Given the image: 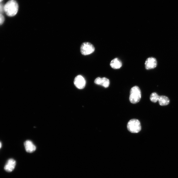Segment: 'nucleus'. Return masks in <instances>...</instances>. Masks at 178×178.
I'll return each mask as SVG.
<instances>
[{
    "label": "nucleus",
    "instance_id": "obj_1",
    "mask_svg": "<svg viewBox=\"0 0 178 178\" xmlns=\"http://www.w3.org/2000/svg\"><path fill=\"white\" fill-rule=\"evenodd\" d=\"M19 9L18 4L15 0H10L4 6V10L6 14L9 17L15 16Z\"/></svg>",
    "mask_w": 178,
    "mask_h": 178
},
{
    "label": "nucleus",
    "instance_id": "obj_2",
    "mask_svg": "<svg viewBox=\"0 0 178 178\" xmlns=\"http://www.w3.org/2000/svg\"><path fill=\"white\" fill-rule=\"evenodd\" d=\"M141 98L140 89L137 86H135L131 89L129 100L131 103L135 104L139 102Z\"/></svg>",
    "mask_w": 178,
    "mask_h": 178
},
{
    "label": "nucleus",
    "instance_id": "obj_3",
    "mask_svg": "<svg viewBox=\"0 0 178 178\" xmlns=\"http://www.w3.org/2000/svg\"><path fill=\"white\" fill-rule=\"evenodd\" d=\"M127 128L132 133H138L141 130V125L139 121L137 119L130 120L128 123Z\"/></svg>",
    "mask_w": 178,
    "mask_h": 178
},
{
    "label": "nucleus",
    "instance_id": "obj_4",
    "mask_svg": "<svg viewBox=\"0 0 178 178\" xmlns=\"http://www.w3.org/2000/svg\"><path fill=\"white\" fill-rule=\"evenodd\" d=\"M95 50L94 46L88 42L83 43L80 47V52L84 56H87L93 53Z\"/></svg>",
    "mask_w": 178,
    "mask_h": 178
},
{
    "label": "nucleus",
    "instance_id": "obj_5",
    "mask_svg": "<svg viewBox=\"0 0 178 178\" xmlns=\"http://www.w3.org/2000/svg\"><path fill=\"white\" fill-rule=\"evenodd\" d=\"M74 84L75 86L78 88L83 89L86 86V80L82 76L78 75L75 78Z\"/></svg>",
    "mask_w": 178,
    "mask_h": 178
},
{
    "label": "nucleus",
    "instance_id": "obj_6",
    "mask_svg": "<svg viewBox=\"0 0 178 178\" xmlns=\"http://www.w3.org/2000/svg\"><path fill=\"white\" fill-rule=\"evenodd\" d=\"M158 63L156 59L154 57L148 58L145 63V66L146 69L150 70L155 68L157 66Z\"/></svg>",
    "mask_w": 178,
    "mask_h": 178
},
{
    "label": "nucleus",
    "instance_id": "obj_7",
    "mask_svg": "<svg viewBox=\"0 0 178 178\" xmlns=\"http://www.w3.org/2000/svg\"><path fill=\"white\" fill-rule=\"evenodd\" d=\"M16 165V161L13 159H10L8 160L6 165L5 170L7 172H11L14 170Z\"/></svg>",
    "mask_w": 178,
    "mask_h": 178
},
{
    "label": "nucleus",
    "instance_id": "obj_8",
    "mask_svg": "<svg viewBox=\"0 0 178 178\" xmlns=\"http://www.w3.org/2000/svg\"><path fill=\"white\" fill-rule=\"evenodd\" d=\"M24 146L25 150L29 153H32L36 150V146L31 141L27 140L25 141L24 143Z\"/></svg>",
    "mask_w": 178,
    "mask_h": 178
},
{
    "label": "nucleus",
    "instance_id": "obj_9",
    "mask_svg": "<svg viewBox=\"0 0 178 178\" xmlns=\"http://www.w3.org/2000/svg\"><path fill=\"white\" fill-rule=\"evenodd\" d=\"M110 65L113 69H120L122 67V63L120 59L116 58L111 61Z\"/></svg>",
    "mask_w": 178,
    "mask_h": 178
},
{
    "label": "nucleus",
    "instance_id": "obj_10",
    "mask_svg": "<svg viewBox=\"0 0 178 178\" xmlns=\"http://www.w3.org/2000/svg\"><path fill=\"white\" fill-rule=\"evenodd\" d=\"M158 101L160 105L165 106L168 105L170 101L167 97L165 96H160L159 97Z\"/></svg>",
    "mask_w": 178,
    "mask_h": 178
},
{
    "label": "nucleus",
    "instance_id": "obj_11",
    "mask_svg": "<svg viewBox=\"0 0 178 178\" xmlns=\"http://www.w3.org/2000/svg\"><path fill=\"white\" fill-rule=\"evenodd\" d=\"M109 80L108 79L105 77L101 78L100 85L107 88L109 87Z\"/></svg>",
    "mask_w": 178,
    "mask_h": 178
},
{
    "label": "nucleus",
    "instance_id": "obj_12",
    "mask_svg": "<svg viewBox=\"0 0 178 178\" xmlns=\"http://www.w3.org/2000/svg\"><path fill=\"white\" fill-rule=\"evenodd\" d=\"M160 96L155 92L152 93L151 95L150 99V100L152 102L156 103L158 101Z\"/></svg>",
    "mask_w": 178,
    "mask_h": 178
},
{
    "label": "nucleus",
    "instance_id": "obj_13",
    "mask_svg": "<svg viewBox=\"0 0 178 178\" xmlns=\"http://www.w3.org/2000/svg\"><path fill=\"white\" fill-rule=\"evenodd\" d=\"M4 6H5V5H3L2 3L0 2V14H2L4 12H5Z\"/></svg>",
    "mask_w": 178,
    "mask_h": 178
},
{
    "label": "nucleus",
    "instance_id": "obj_14",
    "mask_svg": "<svg viewBox=\"0 0 178 178\" xmlns=\"http://www.w3.org/2000/svg\"><path fill=\"white\" fill-rule=\"evenodd\" d=\"M5 19L2 14H0V25H2L5 21Z\"/></svg>",
    "mask_w": 178,
    "mask_h": 178
},
{
    "label": "nucleus",
    "instance_id": "obj_15",
    "mask_svg": "<svg viewBox=\"0 0 178 178\" xmlns=\"http://www.w3.org/2000/svg\"><path fill=\"white\" fill-rule=\"evenodd\" d=\"M2 146V144L1 142H0V149H1Z\"/></svg>",
    "mask_w": 178,
    "mask_h": 178
},
{
    "label": "nucleus",
    "instance_id": "obj_16",
    "mask_svg": "<svg viewBox=\"0 0 178 178\" xmlns=\"http://www.w3.org/2000/svg\"><path fill=\"white\" fill-rule=\"evenodd\" d=\"M3 0H0V2H1Z\"/></svg>",
    "mask_w": 178,
    "mask_h": 178
}]
</instances>
